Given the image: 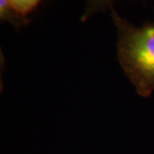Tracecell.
I'll return each instance as SVG.
<instances>
[{"label":"cell","instance_id":"cell-1","mask_svg":"<svg viewBox=\"0 0 154 154\" xmlns=\"http://www.w3.org/2000/svg\"><path fill=\"white\" fill-rule=\"evenodd\" d=\"M117 32V55L127 77L138 94L149 97L154 91V22L136 27L110 8Z\"/></svg>","mask_w":154,"mask_h":154},{"label":"cell","instance_id":"cell-2","mask_svg":"<svg viewBox=\"0 0 154 154\" xmlns=\"http://www.w3.org/2000/svg\"><path fill=\"white\" fill-rule=\"evenodd\" d=\"M0 17L2 22H10L17 28L26 26L28 22L27 17L21 16L11 7L9 0H0Z\"/></svg>","mask_w":154,"mask_h":154},{"label":"cell","instance_id":"cell-3","mask_svg":"<svg viewBox=\"0 0 154 154\" xmlns=\"http://www.w3.org/2000/svg\"><path fill=\"white\" fill-rule=\"evenodd\" d=\"M114 0H88L85 11L82 17V22H86L89 17L99 11H105L110 9L112 6Z\"/></svg>","mask_w":154,"mask_h":154},{"label":"cell","instance_id":"cell-4","mask_svg":"<svg viewBox=\"0 0 154 154\" xmlns=\"http://www.w3.org/2000/svg\"><path fill=\"white\" fill-rule=\"evenodd\" d=\"M41 0H9L11 7L22 17H27L38 5Z\"/></svg>","mask_w":154,"mask_h":154}]
</instances>
